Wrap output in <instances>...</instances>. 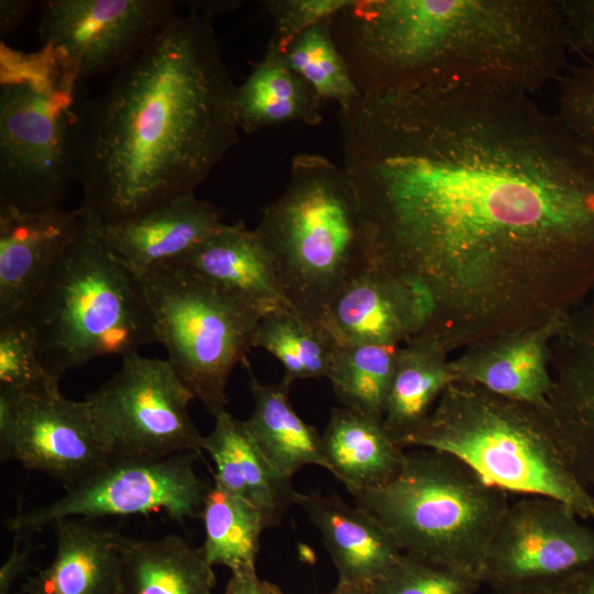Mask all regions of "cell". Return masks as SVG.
I'll return each mask as SVG.
<instances>
[{
    "label": "cell",
    "instance_id": "obj_1",
    "mask_svg": "<svg viewBox=\"0 0 594 594\" xmlns=\"http://www.w3.org/2000/svg\"><path fill=\"white\" fill-rule=\"evenodd\" d=\"M530 95L453 82L339 108L372 267L427 295L416 337L449 355L594 288V161Z\"/></svg>",
    "mask_w": 594,
    "mask_h": 594
},
{
    "label": "cell",
    "instance_id": "obj_2",
    "mask_svg": "<svg viewBox=\"0 0 594 594\" xmlns=\"http://www.w3.org/2000/svg\"><path fill=\"white\" fill-rule=\"evenodd\" d=\"M235 87L211 13H176L82 109V207L116 223L194 193L239 140Z\"/></svg>",
    "mask_w": 594,
    "mask_h": 594
},
{
    "label": "cell",
    "instance_id": "obj_3",
    "mask_svg": "<svg viewBox=\"0 0 594 594\" xmlns=\"http://www.w3.org/2000/svg\"><path fill=\"white\" fill-rule=\"evenodd\" d=\"M360 95L444 84L535 92L564 74L552 0H352L331 22Z\"/></svg>",
    "mask_w": 594,
    "mask_h": 594
},
{
    "label": "cell",
    "instance_id": "obj_4",
    "mask_svg": "<svg viewBox=\"0 0 594 594\" xmlns=\"http://www.w3.org/2000/svg\"><path fill=\"white\" fill-rule=\"evenodd\" d=\"M82 210L24 316L41 363L57 380L96 358L124 359L157 342L139 275L105 243L98 218Z\"/></svg>",
    "mask_w": 594,
    "mask_h": 594
},
{
    "label": "cell",
    "instance_id": "obj_5",
    "mask_svg": "<svg viewBox=\"0 0 594 594\" xmlns=\"http://www.w3.org/2000/svg\"><path fill=\"white\" fill-rule=\"evenodd\" d=\"M400 446L452 454L495 487L558 499L594 520V494L568 464L547 406L454 382Z\"/></svg>",
    "mask_w": 594,
    "mask_h": 594
},
{
    "label": "cell",
    "instance_id": "obj_6",
    "mask_svg": "<svg viewBox=\"0 0 594 594\" xmlns=\"http://www.w3.org/2000/svg\"><path fill=\"white\" fill-rule=\"evenodd\" d=\"M254 230L286 298L318 324L339 293L372 267L351 177L321 154L292 158L284 191L262 209Z\"/></svg>",
    "mask_w": 594,
    "mask_h": 594
},
{
    "label": "cell",
    "instance_id": "obj_7",
    "mask_svg": "<svg viewBox=\"0 0 594 594\" xmlns=\"http://www.w3.org/2000/svg\"><path fill=\"white\" fill-rule=\"evenodd\" d=\"M350 494L380 520L403 553L480 581L490 543L509 506L507 492L460 459L424 448L406 452L386 484Z\"/></svg>",
    "mask_w": 594,
    "mask_h": 594
},
{
    "label": "cell",
    "instance_id": "obj_8",
    "mask_svg": "<svg viewBox=\"0 0 594 594\" xmlns=\"http://www.w3.org/2000/svg\"><path fill=\"white\" fill-rule=\"evenodd\" d=\"M1 46L0 204L58 207L75 179L84 81L48 46L30 55Z\"/></svg>",
    "mask_w": 594,
    "mask_h": 594
},
{
    "label": "cell",
    "instance_id": "obj_9",
    "mask_svg": "<svg viewBox=\"0 0 594 594\" xmlns=\"http://www.w3.org/2000/svg\"><path fill=\"white\" fill-rule=\"evenodd\" d=\"M136 274L166 360L216 417L226 410L229 377L252 349L266 311L176 264Z\"/></svg>",
    "mask_w": 594,
    "mask_h": 594
},
{
    "label": "cell",
    "instance_id": "obj_10",
    "mask_svg": "<svg viewBox=\"0 0 594 594\" xmlns=\"http://www.w3.org/2000/svg\"><path fill=\"white\" fill-rule=\"evenodd\" d=\"M197 453L160 460L112 459L102 468L65 488L58 499L6 520L13 535L30 537L65 518L98 520L164 513L179 524L200 516L211 484L195 469Z\"/></svg>",
    "mask_w": 594,
    "mask_h": 594
},
{
    "label": "cell",
    "instance_id": "obj_11",
    "mask_svg": "<svg viewBox=\"0 0 594 594\" xmlns=\"http://www.w3.org/2000/svg\"><path fill=\"white\" fill-rule=\"evenodd\" d=\"M85 399L113 459L160 460L202 450L205 436L188 411L195 398L167 360L127 356Z\"/></svg>",
    "mask_w": 594,
    "mask_h": 594
},
{
    "label": "cell",
    "instance_id": "obj_12",
    "mask_svg": "<svg viewBox=\"0 0 594 594\" xmlns=\"http://www.w3.org/2000/svg\"><path fill=\"white\" fill-rule=\"evenodd\" d=\"M58 383L0 389V455L67 488L113 457L87 400L66 398Z\"/></svg>",
    "mask_w": 594,
    "mask_h": 594
},
{
    "label": "cell",
    "instance_id": "obj_13",
    "mask_svg": "<svg viewBox=\"0 0 594 594\" xmlns=\"http://www.w3.org/2000/svg\"><path fill=\"white\" fill-rule=\"evenodd\" d=\"M566 504L529 496L509 504L481 575L492 591L548 583L594 563V529Z\"/></svg>",
    "mask_w": 594,
    "mask_h": 594
},
{
    "label": "cell",
    "instance_id": "obj_14",
    "mask_svg": "<svg viewBox=\"0 0 594 594\" xmlns=\"http://www.w3.org/2000/svg\"><path fill=\"white\" fill-rule=\"evenodd\" d=\"M172 0H44L38 33L85 81L118 70L177 13Z\"/></svg>",
    "mask_w": 594,
    "mask_h": 594
},
{
    "label": "cell",
    "instance_id": "obj_15",
    "mask_svg": "<svg viewBox=\"0 0 594 594\" xmlns=\"http://www.w3.org/2000/svg\"><path fill=\"white\" fill-rule=\"evenodd\" d=\"M547 410L571 470L594 487V288L570 310L550 348Z\"/></svg>",
    "mask_w": 594,
    "mask_h": 594
},
{
    "label": "cell",
    "instance_id": "obj_16",
    "mask_svg": "<svg viewBox=\"0 0 594 594\" xmlns=\"http://www.w3.org/2000/svg\"><path fill=\"white\" fill-rule=\"evenodd\" d=\"M429 317L430 301L416 284L370 267L339 293L320 324L337 345L400 346L424 330Z\"/></svg>",
    "mask_w": 594,
    "mask_h": 594
},
{
    "label": "cell",
    "instance_id": "obj_17",
    "mask_svg": "<svg viewBox=\"0 0 594 594\" xmlns=\"http://www.w3.org/2000/svg\"><path fill=\"white\" fill-rule=\"evenodd\" d=\"M82 212V207L29 211L0 204V321L25 316Z\"/></svg>",
    "mask_w": 594,
    "mask_h": 594
},
{
    "label": "cell",
    "instance_id": "obj_18",
    "mask_svg": "<svg viewBox=\"0 0 594 594\" xmlns=\"http://www.w3.org/2000/svg\"><path fill=\"white\" fill-rule=\"evenodd\" d=\"M564 317L463 349L450 359L455 381L479 385L509 399L547 406L551 389L550 348Z\"/></svg>",
    "mask_w": 594,
    "mask_h": 594
},
{
    "label": "cell",
    "instance_id": "obj_19",
    "mask_svg": "<svg viewBox=\"0 0 594 594\" xmlns=\"http://www.w3.org/2000/svg\"><path fill=\"white\" fill-rule=\"evenodd\" d=\"M215 205L188 193L116 223L98 219L105 243L136 273L170 264L221 227Z\"/></svg>",
    "mask_w": 594,
    "mask_h": 594
},
{
    "label": "cell",
    "instance_id": "obj_20",
    "mask_svg": "<svg viewBox=\"0 0 594 594\" xmlns=\"http://www.w3.org/2000/svg\"><path fill=\"white\" fill-rule=\"evenodd\" d=\"M53 527L51 562L25 576L16 594H118L122 535L85 518L61 519Z\"/></svg>",
    "mask_w": 594,
    "mask_h": 594
},
{
    "label": "cell",
    "instance_id": "obj_21",
    "mask_svg": "<svg viewBox=\"0 0 594 594\" xmlns=\"http://www.w3.org/2000/svg\"><path fill=\"white\" fill-rule=\"evenodd\" d=\"M170 264L191 271L266 312L295 310L282 289L268 249L256 231L248 229L242 220L222 223L194 250Z\"/></svg>",
    "mask_w": 594,
    "mask_h": 594
},
{
    "label": "cell",
    "instance_id": "obj_22",
    "mask_svg": "<svg viewBox=\"0 0 594 594\" xmlns=\"http://www.w3.org/2000/svg\"><path fill=\"white\" fill-rule=\"evenodd\" d=\"M297 505L319 530L338 582L369 585L403 553L377 518L337 495L299 493Z\"/></svg>",
    "mask_w": 594,
    "mask_h": 594
},
{
    "label": "cell",
    "instance_id": "obj_23",
    "mask_svg": "<svg viewBox=\"0 0 594 594\" xmlns=\"http://www.w3.org/2000/svg\"><path fill=\"white\" fill-rule=\"evenodd\" d=\"M215 418L213 429L204 438L202 446L216 466L213 482L256 508L268 528L277 526L285 512L297 504L299 493L290 479L264 457L245 421L227 410Z\"/></svg>",
    "mask_w": 594,
    "mask_h": 594
},
{
    "label": "cell",
    "instance_id": "obj_24",
    "mask_svg": "<svg viewBox=\"0 0 594 594\" xmlns=\"http://www.w3.org/2000/svg\"><path fill=\"white\" fill-rule=\"evenodd\" d=\"M321 446L327 470L350 493L389 482L398 473L406 453L382 421L342 406L331 409Z\"/></svg>",
    "mask_w": 594,
    "mask_h": 594
},
{
    "label": "cell",
    "instance_id": "obj_25",
    "mask_svg": "<svg viewBox=\"0 0 594 594\" xmlns=\"http://www.w3.org/2000/svg\"><path fill=\"white\" fill-rule=\"evenodd\" d=\"M215 584L200 548L180 536L121 537L118 594H213Z\"/></svg>",
    "mask_w": 594,
    "mask_h": 594
},
{
    "label": "cell",
    "instance_id": "obj_26",
    "mask_svg": "<svg viewBox=\"0 0 594 594\" xmlns=\"http://www.w3.org/2000/svg\"><path fill=\"white\" fill-rule=\"evenodd\" d=\"M322 99L268 43L262 61L235 87L233 109L239 130L251 134L286 122L318 125Z\"/></svg>",
    "mask_w": 594,
    "mask_h": 594
},
{
    "label": "cell",
    "instance_id": "obj_27",
    "mask_svg": "<svg viewBox=\"0 0 594 594\" xmlns=\"http://www.w3.org/2000/svg\"><path fill=\"white\" fill-rule=\"evenodd\" d=\"M242 364L254 400L253 413L245 425L268 462L289 479L307 465L327 470L321 435L293 408L288 396L290 386L284 381L261 383L246 359Z\"/></svg>",
    "mask_w": 594,
    "mask_h": 594
},
{
    "label": "cell",
    "instance_id": "obj_28",
    "mask_svg": "<svg viewBox=\"0 0 594 594\" xmlns=\"http://www.w3.org/2000/svg\"><path fill=\"white\" fill-rule=\"evenodd\" d=\"M449 356L419 337L398 346L383 426L399 446L425 421L444 389L457 382Z\"/></svg>",
    "mask_w": 594,
    "mask_h": 594
},
{
    "label": "cell",
    "instance_id": "obj_29",
    "mask_svg": "<svg viewBox=\"0 0 594 594\" xmlns=\"http://www.w3.org/2000/svg\"><path fill=\"white\" fill-rule=\"evenodd\" d=\"M199 518L205 530L199 548L212 568L227 566L231 573L255 568L261 536L268 528L256 508L213 482Z\"/></svg>",
    "mask_w": 594,
    "mask_h": 594
},
{
    "label": "cell",
    "instance_id": "obj_30",
    "mask_svg": "<svg viewBox=\"0 0 594 594\" xmlns=\"http://www.w3.org/2000/svg\"><path fill=\"white\" fill-rule=\"evenodd\" d=\"M338 345L318 323L293 309H275L263 315L252 348L274 355L284 367L289 386L299 380L328 377Z\"/></svg>",
    "mask_w": 594,
    "mask_h": 594
},
{
    "label": "cell",
    "instance_id": "obj_31",
    "mask_svg": "<svg viewBox=\"0 0 594 594\" xmlns=\"http://www.w3.org/2000/svg\"><path fill=\"white\" fill-rule=\"evenodd\" d=\"M398 346L338 345L328 381L342 407L383 422Z\"/></svg>",
    "mask_w": 594,
    "mask_h": 594
},
{
    "label": "cell",
    "instance_id": "obj_32",
    "mask_svg": "<svg viewBox=\"0 0 594 594\" xmlns=\"http://www.w3.org/2000/svg\"><path fill=\"white\" fill-rule=\"evenodd\" d=\"M331 20L314 25L296 37L284 53L289 67L300 75L322 100L345 107L360 96L333 41Z\"/></svg>",
    "mask_w": 594,
    "mask_h": 594
},
{
    "label": "cell",
    "instance_id": "obj_33",
    "mask_svg": "<svg viewBox=\"0 0 594 594\" xmlns=\"http://www.w3.org/2000/svg\"><path fill=\"white\" fill-rule=\"evenodd\" d=\"M482 582L449 568L402 553L367 585L369 594H474Z\"/></svg>",
    "mask_w": 594,
    "mask_h": 594
},
{
    "label": "cell",
    "instance_id": "obj_34",
    "mask_svg": "<svg viewBox=\"0 0 594 594\" xmlns=\"http://www.w3.org/2000/svg\"><path fill=\"white\" fill-rule=\"evenodd\" d=\"M59 381L40 361L37 344L25 318L0 321V389L28 391Z\"/></svg>",
    "mask_w": 594,
    "mask_h": 594
},
{
    "label": "cell",
    "instance_id": "obj_35",
    "mask_svg": "<svg viewBox=\"0 0 594 594\" xmlns=\"http://www.w3.org/2000/svg\"><path fill=\"white\" fill-rule=\"evenodd\" d=\"M559 81L554 116L594 161V63L569 68Z\"/></svg>",
    "mask_w": 594,
    "mask_h": 594
},
{
    "label": "cell",
    "instance_id": "obj_36",
    "mask_svg": "<svg viewBox=\"0 0 594 594\" xmlns=\"http://www.w3.org/2000/svg\"><path fill=\"white\" fill-rule=\"evenodd\" d=\"M351 0H270L264 7L273 20L270 38L282 54L292 42L314 25L332 19Z\"/></svg>",
    "mask_w": 594,
    "mask_h": 594
},
{
    "label": "cell",
    "instance_id": "obj_37",
    "mask_svg": "<svg viewBox=\"0 0 594 594\" xmlns=\"http://www.w3.org/2000/svg\"><path fill=\"white\" fill-rule=\"evenodd\" d=\"M569 51L594 63V0H559Z\"/></svg>",
    "mask_w": 594,
    "mask_h": 594
},
{
    "label": "cell",
    "instance_id": "obj_38",
    "mask_svg": "<svg viewBox=\"0 0 594 594\" xmlns=\"http://www.w3.org/2000/svg\"><path fill=\"white\" fill-rule=\"evenodd\" d=\"M38 547L26 536L14 535V541L7 560L0 568V594H12L22 576L31 571V557Z\"/></svg>",
    "mask_w": 594,
    "mask_h": 594
},
{
    "label": "cell",
    "instance_id": "obj_39",
    "mask_svg": "<svg viewBox=\"0 0 594 594\" xmlns=\"http://www.w3.org/2000/svg\"><path fill=\"white\" fill-rule=\"evenodd\" d=\"M224 594H283L275 584L258 578L255 568L231 573Z\"/></svg>",
    "mask_w": 594,
    "mask_h": 594
},
{
    "label": "cell",
    "instance_id": "obj_40",
    "mask_svg": "<svg viewBox=\"0 0 594 594\" xmlns=\"http://www.w3.org/2000/svg\"><path fill=\"white\" fill-rule=\"evenodd\" d=\"M548 584L556 594H594V563Z\"/></svg>",
    "mask_w": 594,
    "mask_h": 594
},
{
    "label": "cell",
    "instance_id": "obj_41",
    "mask_svg": "<svg viewBox=\"0 0 594 594\" xmlns=\"http://www.w3.org/2000/svg\"><path fill=\"white\" fill-rule=\"evenodd\" d=\"M31 1L1 0L0 1V31L6 35L12 32L25 18Z\"/></svg>",
    "mask_w": 594,
    "mask_h": 594
},
{
    "label": "cell",
    "instance_id": "obj_42",
    "mask_svg": "<svg viewBox=\"0 0 594 594\" xmlns=\"http://www.w3.org/2000/svg\"><path fill=\"white\" fill-rule=\"evenodd\" d=\"M492 594H556L548 583L525 584L508 588L495 590Z\"/></svg>",
    "mask_w": 594,
    "mask_h": 594
},
{
    "label": "cell",
    "instance_id": "obj_43",
    "mask_svg": "<svg viewBox=\"0 0 594 594\" xmlns=\"http://www.w3.org/2000/svg\"><path fill=\"white\" fill-rule=\"evenodd\" d=\"M330 594H369L367 585L338 582Z\"/></svg>",
    "mask_w": 594,
    "mask_h": 594
}]
</instances>
